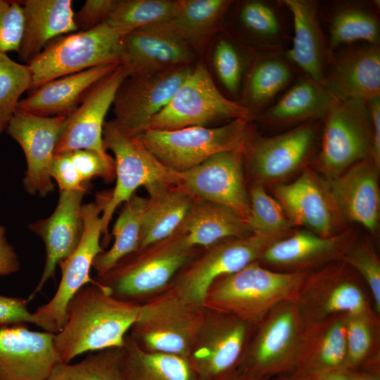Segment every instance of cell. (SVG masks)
Returning a JSON list of instances; mask_svg holds the SVG:
<instances>
[{
    "label": "cell",
    "instance_id": "6da1fadb",
    "mask_svg": "<svg viewBox=\"0 0 380 380\" xmlns=\"http://www.w3.org/2000/svg\"><path fill=\"white\" fill-rule=\"evenodd\" d=\"M140 306L112 296L94 281L83 286L68 304L64 327L53 336L62 362L87 352L123 347Z\"/></svg>",
    "mask_w": 380,
    "mask_h": 380
},
{
    "label": "cell",
    "instance_id": "7a4b0ae2",
    "mask_svg": "<svg viewBox=\"0 0 380 380\" xmlns=\"http://www.w3.org/2000/svg\"><path fill=\"white\" fill-rule=\"evenodd\" d=\"M198 250L177 229L168 237L122 258L93 280L112 296L139 304L149 295L164 290Z\"/></svg>",
    "mask_w": 380,
    "mask_h": 380
},
{
    "label": "cell",
    "instance_id": "3957f363",
    "mask_svg": "<svg viewBox=\"0 0 380 380\" xmlns=\"http://www.w3.org/2000/svg\"><path fill=\"white\" fill-rule=\"evenodd\" d=\"M310 272L275 271L255 261L216 280L203 306L254 326L278 304L294 300Z\"/></svg>",
    "mask_w": 380,
    "mask_h": 380
},
{
    "label": "cell",
    "instance_id": "277c9868",
    "mask_svg": "<svg viewBox=\"0 0 380 380\" xmlns=\"http://www.w3.org/2000/svg\"><path fill=\"white\" fill-rule=\"evenodd\" d=\"M103 142L106 151L115 156L116 184L110 194L96 195L102 207V234L108 241L109 223L116 208L127 201L140 187L149 196L168 188L179 186V172L159 161L136 137L120 132L113 120L105 121Z\"/></svg>",
    "mask_w": 380,
    "mask_h": 380
},
{
    "label": "cell",
    "instance_id": "5b68a950",
    "mask_svg": "<svg viewBox=\"0 0 380 380\" xmlns=\"http://www.w3.org/2000/svg\"><path fill=\"white\" fill-rule=\"evenodd\" d=\"M305 328L293 300L278 304L253 326L238 372L254 380L293 372Z\"/></svg>",
    "mask_w": 380,
    "mask_h": 380
},
{
    "label": "cell",
    "instance_id": "8992f818",
    "mask_svg": "<svg viewBox=\"0 0 380 380\" xmlns=\"http://www.w3.org/2000/svg\"><path fill=\"white\" fill-rule=\"evenodd\" d=\"M251 120L237 118L217 127L194 126L175 130L146 129L138 137L163 165L182 172L220 152L245 153L253 135Z\"/></svg>",
    "mask_w": 380,
    "mask_h": 380
},
{
    "label": "cell",
    "instance_id": "52a82bcc",
    "mask_svg": "<svg viewBox=\"0 0 380 380\" xmlns=\"http://www.w3.org/2000/svg\"><path fill=\"white\" fill-rule=\"evenodd\" d=\"M131 337L142 348L188 358L206 317L205 308L190 304L170 287L140 303Z\"/></svg>",
    "mask_w": 380,
    "mask_h": 380
},
{
    "label": "cell",
    "instance_id": "ba28073f",
    "mask_svg": "<svg viewBox=\"0 0 380 380\" xmlns=\"http://www.w3.org/2000/svg\"><path fill=\"white\" fill-rule=\"evenodd\" d=\"M121 54V37L106 22L89 30L60 36L27 64L32 78L28 92L91 68L120 64Z\"/></svg>",
    "mask_w": 380,
    "mask_h": 380
},
{
    "label": "cell",
    "instance_id": "9c48e42d",
    "mask_svg": "<svg viewBox=\"0 0 380 380\" xmlns=\"http://www.w3.org/2000/svg\"><path fill=\"white\" fill-rule=\"evenodd\" d=\"M368 291L360 276L338 260L310 272L293 300L308 325L335 316L374 310Z\"/></svg>",
    "mask_w": 380,
    "mask_h": 380
},
{
    "label": "cell",
    "instance_id": "30bf717a",
    "mask_svg": "<svg viewBox=\"0 0 380 380\" xmlns=\"http://www.w3.org/2000/svg\"><path fill=\"white\" fill-rule=\"evenodd\" d=\"M237 118L251 120V115L239 101L220 91L208 68L200 62L165 106L151 119L146 129L175 130Z\"/></svg>",
    "mask_w": 380,
    "mask_h": 380
},
{
    "label": "cell",
    "instance_id": "8fae6325",
    "mask_svg": "<svg viewBox=\"0 0 380 380\" xmlns=\"http://www.w3.org/2000/svg\"><path fill=\"white\" fill-rule=\"evenodd\" d=\"M372 126L366 101L335 99L322 118L318 167L332 179L353 165L372 159Z\"/></svg>",
    "mask_w": 380,
    "mask_h": 380
},
{
    "label": "cell",
    "instance_id": "7c38bea8",
    "mask_svg": "<svg viewBox=\"0 0 380 380\" xmlns=\"http://www.w3.org/2000/svg\"><path fill=\"white\" fill-rule=\"evenodd\" d=\"M272 243L255 234L219 241L198 251L167 286L187 303L204 308L206 294L216 280L258 261Z\"/></svg>",
    "mask_w": 380,
    "mask_h": 380
},
{
    "label": "cell",
    "instance_id": "4fadbf2b",
    "mask_svg": "<svg viewBox=\"0 0 380 380\" xmlns=\"http://www.w3.org/2000/svg\"><path fill=\"white\" fill-rule=\"evenodd\" d=\"M84 230L74 252L61 261V279L53 296L32 312L35 325L43 331L58 334L66 321V310L72 297L83 286L94 283L90 270L94 258L103 251L100 244L102 234V207L99 201L82 205Z\"/></svg>",
    "mask_w": 380,
    "mask_h": 380
},
{
    "label": "cell",
    "instance_id": "5bb4252c",
    "mask_svg": "<svg viewBox=\"0 0 380 380\" xmlns=\"http://www.w3.org/2000/svg\"><path fill=\"white\" fill-rule=\"evenodd\" d=\"M253 327L232 315L210 310L187 358L198 380H222L238 371Z\"/></svg>",
    "mask_w": 380,
    "mask_h": 380
},
{
    "label": "cell",
    "instance_id": "9a60e30c",
    "mask_svg": "<svg viewBox=\"0 0 380 380\" xmlns=\"http://www.w3.org/2000/svg\"><path fill=\"white\" fill-rule=\"evenodd\" d=\"M191 70L190 65H181L127 77L113 102V121L117 128L131 137H137L145 131L151 119L169 102Z\"/></svg>",
    "mask_w": 380,
    "mask_h": 380
},
{
    "label": "cell",
    "instance_id": "2e32d148",
    "mask_svg": "<svg viewBox=\"0 0 380 380\" xmlns=\"http://www.w3.org/2000/svg\"><path fill=\"white\" fill-rule=\"evenodd\" d=\"M322 119L314 120L270 137L252 135L244 153L254 181L280 179L311 156L321 136Z\"/></svg>",
    "mask_w": 380,
    "mask_h": 380
},
{
    "label": "cell",
    "instance_id": "e0dca14e",
    "mask_svg": "<svg viewBox=\"0 0 380 380\" xmlns=\"http://www.w3.org/2000/svg\"><path fill=\"white\" fill-rule=\"evenodd\" d=\"M66 118L16 110L6 130L24 152L27 170L23 184L30 195L46 196L54 190L51 166Z\"/></svg>",
    "mask_w": 380,
    "mask_h": 380
},
{
    "label": "cell",
    "instance_id": "ac0fdd59",
    "mask_svg": "<svg viewBox=\"0 0 380 380\" xmlns=\"http://www.w3.org/2000/svg\"><path fill=\"white\" fill-rule=\"evenodd\" d=\"M244 153L220 152L203 163L179 172V186L196 197L225 205L246 222L250 198L244 177Z\"/></svg>",
    "mask_w": 380,
    "mask_h": 380
},
{
    "label": "cell",
    "instance_id": "d6986e66",
    "mask_svg": "<svg viewBox=\"0 0 380 380\" xmlns=\"http://www.w3.org/2000/svg\"><path fill=\"white\" fill-rule=\"evenodd\" d=\"M126 78L120 64L89 89L79 106L67 116L54 156L87 149L103 157L109 156L103 142L105 117L118 88Z\"/></svg>",
    "mask_w": 380,
    "mask_h": 380
},
{
    "label": "cell",
    "instance_id": "ffe728a7",
    "mask_svg": "<svg viewBox=\"0 0 380 380\" xmlns=\"http://www.w3.org/2000/svg\"><path fill=\"white\" fill-rule=\"evenodd\" d=\"M120 65L127 77L190 65L195 54L170 21L133 31L121 38Z\"/></svg>",
    "mask_w": 380,
    "mask_h": 380
},
{
    "label": "cell",
    "instance_id": "44dd1931",
    "mask_svg": "<svg viewBox=\"0 0 380 380\" xmlns=\"http://www.w3.org/2000/svg\"><path fill=\"white\" fill-rule=\"evenodd\" d=\"M358 43L329 55L323 86L336 100L367 101L380 96V44Z\"/></svg>",
    "mask_w": 380,
    "mask_h": 380
},
{
    "label": "cell",
    "instance_id": "7402d4cb",
    "mask_svg": "<svg viewBox=\"0 0 380 380\" xmlns=\"http://www.w3.org/2000/svg\"><path fill=\"white\" fill-rule=\"evenodd\" d=\"M276 199L293 224L308 228L323 237L338 235L343 220L330 194L328 184L305 168L289 184L274 189Z\"/></svg>",
    "mask_w": 380,
    "mask_h": 380
},
{
    "label": "cell",
    "instance_id": "603a6c76",
    "mask_svg": "<svg viewBox=\"0 0 380 380\" xmlns=\"http://www.w3.org/2000/svg\"><path fill=\"white\" fill-rule=\"evenodd\" d=\"M54 334L25 324L0 328V380H46L60 363Z\"/></svg>",
    "mask_w": 380,
    "mask_h": 380
},
{
    "label": "cell",
    "instance_id": "cb8c5ba5",
    "mask_svg": "<svg viewBox=\"0 0 380 380\" xmlns=\"http://www.w3.org/2000/svg\"><path fill=\"white\" fill-rule=\"evenodd\" d=\"M87 190L60 191L53 213L47 218L29 224V229L43 241L46 261L41 278L27 299L31 300L54 278L58 263L69 257L77 247L84 230L82 202Z\"/></svg>",
    "mask_w": 380,
    "mask_h": 380
},
{
    "label": "cell",
    "instance_id": "d4e9b609",
    "mask_svg": "<svg viewBox=\"0 0 380 380\" xmlns=\"http://www.w3.org/2000/svg\"><path fill=\"white\" fill-rule=\"evenodd\" d=\"M353 243L345 232L323 237L310 230L298 231L272 243L258 262L279 272H312L341 260Z\"/></svg>",
    "mask_w": 380,
    "mask_h": 380
},
{
    "label": "cell",
    "instance_id": "484cf974",
    "mask_svg": "<svg viewBox=\"0 0 380 380\" xmlns=\"http://www.w3.org/2000/svg\"><path fill=\"white\" fill-rule=\"evenodd\" d=\"M378 168L371 158L361 160L329 179L332 200L343 219L376 231L380 213Z\"/></svg>",
    "mask_w": 380,
    "mask_h": 380
},
{
    "label": "cell",
    "instance_id": "4316f807",
    "mask_svg": "<svg viewBox=\"0 0 380 380\" xmlns=\"http://www.w3.org/2000/svg\"><path fill=\"white\" fill-rule=\"evenodd\" d=\"M281 1L292 17L293 28L291 46L285 56L303 76L323 84L329 53L319 16V1Z\"/></svg>",
    "mask_w": 380,
    "mask_h": 380
},
{
    "label": "cell",
    "instance_id": "83f0119b",
    "mask_svg": "<svg viewBox=\"0 0 380 380\" xmlns=\"http://www.w3.org/2000/svg\"><path fill=\"white\" fill-rule=\"evenodd\" d=\"M379 1H318L320 21L327 28L329 55L358 42L380 44Z\"/></svg>",
    "mask_w": 380,
    "mask_h": 380
},
{
    "label": "cell",
    "instance_id": "f1b7e54d",
    "mask_svg": "<svg viewBox=\"0 0 380 380\" xmlns=\"http://www.w3.org/2000/svg\"><path fill=\"white\" fill-rule=\"evenodd\" d=\"M23 30L18 58L28 64L54 39L78 31L71 0L20 1Z\"/></svg>",
    "mask_w": 380,
    "mask_h": 380
},
{
    "label": "cell",
    "instance_id": "f546056e",
    "mask_svg": "<svg viewBox=\"0 0 380 380\" xmlns=\"http://www.w3.org/2000/svg\"><path fill=\"white\" fill-rule=\"evenodd\" d=\"M119 65L96 66L51 80L20 100L16 110L45 117L68 116L89 89Z\"/></svg>",
    "mask_w": 380,
    "mask_h": 380
},
{
    "label": "cell",
    "instance_id": "4dcf8cb0",
    "mask_svg": "<svg viewBox=\"0 0 380 380\" xmlns=\"http://www.w3.org/2000/svg\"><path fill=\"white\" fill-rule=\"evenodd\" d=\"M334 101L323 84L301 75L279 99L251 120L270 129H290L311 120L322 119Z\"/></svg>",
    "mask_w": 380,
    "mask_h": 380
},
{
    "label": "cell",
    "instance_id": "1f68e13d",
    "mask_svg": "<svg viewBox=\"0 0 380 380\" xmlns=\"http://www.w3.org/2000/svg\"><path fill=\"white\" fill-rule=\"evenodd\" d=\"M347 354L345 315L305 325L294 371L319 378L343 369Z\"/></svg>",
    "mask_w": 380,
    "mask_h": 380
},
{
    "label": "cell",
    "instance_id": "d6a6232c",
    "mask_svg": "<svg viewBox=\"0 0 380 380\" xmlns=\"http://www.w3.org/2000/svg\"><path fill=\"white\" fill-rule=\"evenodd\" d=\"M236 23L254 53H284L291 36L281 0H249L239 4Z\"/></svg>",
    "mask_w": 380,
    "mask_h": 380
},
{
    "label": "cell",
    "instance_id": "836d02e7",
    "mask_svg": "<svg viewBox=\"0 0 380 380\" xmlns=\"http://www.w3.org/2000/svg\"><path fill=\"white\" fill-rule=\"evenodd\" d=\"M243 89L242 101L253 117L270 105L279 93L302 75L284 53H254Z\"/></svg>",
    "mask_w": 380,
    "mask_h": 380
},
{
    "label": "cell",
    "instance_id": "e575fe53",
    "mask_svg": "<svg viewBox=\"0 0 380 380\" xmlns=\"http://www.w3.org/2000/svg\"><path fill=\"white\" fill-rule=\"evenodd\" d=\"M177 229L184 234L191 246L198 248H205L228 238L253 234L247 222L232 209L198 198Z\"/></svg>",
    "mask_w": 380,
    "mask_h": 380
},
{
    "label": "cell",
    "instance_id": "d590c367",
    "mask_svg": "<svg viewBox=\"0 0 380 380\" xmlns=\"http://www.w3.org/2000/svg\"><path fill=\"white\" fill-rule=\"evenodd\" d=\"M197 198L180 186L149 196L142 218L139 249L172 234L189 214Z\"/></svg>",
    "mask_w": 380,
    "mask_h": 380
},
{
    "label": "cell",
    "instance_id": "8d00e7d4",
    "mask_svg": "<svg viewBox=\"0 0 380 380\" xmlns=\"http://www.w3.org/2000/svg\"><path fill=\"white\" fill-rule=\"evenodd\" d=\"M121 362L125 380H198L187 359L144 350L127 334Z\"/></svg>",
    "mask_w": 380,
    "mask_h": 380
},
{
    "label": "cell",
    "instance_id": "74e56055",
    "mask_svg": "<svg viewBox=\"0 0 380 380\" xmlns=\"http://www.w3.org/2000/svg\"><path fill=\"white\" fill-rule=\"evenodd\" d=\"M234 1L177 0L170 23L191 49L202 51Z\"/></svg>",
    "mask_w": 380,
    "mask_h": 380
},
{
    "label": "cell",
    "instance_id": "f35d334b",
    "mask_svg": "<svg viewBox=\"0 0 380 380\" xmlns=\"http://www.w3.org/2000/svg\"><path fill=\"white\" fill-rule=\"evenodd\" d=\"M148 198L134 193L122 204L113 225L114 242L110 248L103 251L94 258L92 267L97 275L108 271L125 255L139 248L142 218L147 206Z\"/></svg>",
    "mask_w": 380,
    "mask_h": 380
},
{
    "label": "cell",
    "instance_id": "ab89813d",
    "mask_svg": "<svg viewBox=\"0 0 380 380\" xmlns=\"http://www.w3.org/2000/svg\"><path fill=\"white\" fill-rule=\"evenodd\" d=\"M347 354L343 366L355 371L380 358V315L375 310L345 315Z\"/></svg>",
    "mask_w": 380,
    "mask_h": 380
},
{
    "label": "cell",
    "instance_id": "60d3db41",
    "mask_svg": "<svg viewBox=\"0 0 380 380\" xmlns=\"http://www.w3.org/2000/svg\"><path fill=\"white\" fill-rule=\"evenodd\" d=\"M175 1L117 0L106 20L121 38L137 30L170 21Z\"/></svg>",
    "mask_w": 380,
    "mask_h": 380
},
{
    "label": "cell",
    "instance_id": "b9f144b4",
    "mask_svg": "<svg viewBox=\"0 0 380 380\" xmlns=\"http://www.w3.org/2000/svg\"><path fill=\"white\" fill-rule=\"evenodd\" d=\"M248 194L251 208L246 222L253 234L275 242L293 233L294 224L279 202L267 193L262 183L254 181Z\"/></svg>",
    "mask_w": 380,
    "mask_h": 380
},
{
    "label": "cell",
    "instance_id": "7bdbcfd3",
    "mask_svg": "<svg viewBox=\"0 0 380 380\" xmlns=\"http://www.w3.org/2000/svg\"><path fill=\"white\" fill-rule=\"evenodd\" d=\"M122 353V347L109 348L91 353L75 364L60 363L46 380H125Z\"/></svg>",
    "mask_w": 380,
    "mask_h": 380
},
{
    "label": "cell",
    "instance_id": "ee69618b",
    "mask_svg": "<svg viewBox=\"0 0 380 380\" xmlns=\"http://www.w3.org/2000/svg\"><path fill=\"white\" fill-rule=\"evenodd\" d=\"M32 84L28 65L12 60L7 53H0V135L6 130L20 96Z\"/></svg>",
    "mask_w": 380,
    "mask_h": 380
},
{
    "label": "cell",
    "instance_id": "f6af8a7d",
    "mask_svg": "<svg viewBox=\"0 0 380 380\" xmlns=\"http://www.w3.org/2000/svg\"><path fill=\"white\" fill-rule=\"evenodd\" d=\"M341 260L362 279L369 289L374 309L380 315V260L372 244L353 241Z\"/></svg>",
    "mask_w": 380,
    "mask_h": 380
},
{
    "label": "cell",
    "instance_id": "bcb514c9",
    "mask_svg": "<svg viewBox=\"0 0 380 380\" xmlns=\"http://www.w3.org/2000/svg\"><path fill=\"white\" fill-rule=\"evenodd\" d=\"M215 73L226 90L237 96L245 70V61L238 46L228 38H220L213 53Z\"/></svg>",
    "mask_w": 380,
    "mask_h": 380
},
{
    "label": "cell",
    "instance_id": "7dc6e473",
    "mask_svg": "<svg viewBox=\"0 0 380 380\" xmlns=\"http://www.w3.org/2000/svg\"><path fill=\"white\" fill-rule=\"evenodd\" d=\"M23 30L20 1L0 0V53L18 52Z\"/></svg>",
    "mask_w": 380,
    "mask_h": 380
},
{
    "label": "cell",
    "instance_id": "c3c4849f",
    "mask_svg": "<svg viewBox=\"0 0 380 380\" xmlns=\"http://www.w3.org/2000/svg\"><path fill=\"white\" fill-rule=\"evenodd\" d=\"M69 153L84 183L87 184L96 177H101L106 182H111L115 177V160L110 156L103 157L87 149L75 150Z\"/></svg>",
    "mask_w": 380,
    "mask_h": 380
},
{
    "label": "cell",
    "instance_id": "681fc988",
    "mask_svg": "<svg viewBox=\"0 0 380 380\" xmlns=\"http://www.w3.org/2000/svg\"><path fill=\"white\" fill-rule=\"evenodd\" d=\"M51 172V177L57 182L60 191L87 189L69 152L54 156Z\"/></svg>",
    "mask_w": 380,
    "mask_h": 380
},
{
    "label": "cell",
    "instance_id": "f907efd6",
    "mask_svg": "<svg viewBox=\"0 0 380 380\" xmlns=\"http://www.w3.org/2000/svg\"><path fill=\"white\" fill-rule=\"evenodd\" d=\"M117 0H87L75 13V22L79 31L91 30L106 22Z\"/></svg>",
    "mask_w": 380,
    "mask_h": 380
},
{
    "label": "cell",
    "instance_id": "816d5d0a",
    "mask_svg": "<svg viewBox=\"0 0 380 380\" xmlns=\"http://www.w3.org/2000/svg\"><path fill=\"white\" fill-rule=\"evenodd\" d=\"M29 300L0 295V328L27 323L35 324L33 313L28 310Z\"/></svg>",
    "mask_w": 380,
    "mask_h": 380
},
{
    "label": "cell",
    "instance_id": "f5cc1de1",
    "mask_svg": "<svg viewBox=\"0 0 380 380\" xmlns=\"http://www.w3.org/2000/svg\"><path fill=\"white\" fill-rule=\"evenodd\" d=\"M6 230L0 224V275L6 276L18 272L20 263L13 246L6 236Z\"/></svg>",
    "mask_w": 380,
    "mask_h": 380
},
{
    "label": "cell",
    "instance_id": "db71d44e",
    "mask_svg": "<svg viewBox=\"0 0 380 380\" xmlns=\"http://www.w3.org/2000/svg\"><path fill=\"white\" fill-rule=\"evenodd\" d=\"M372 126V160L379 168L380 166V96L372 98L367 101Z\"/></svg>",
    "mask_w": 380,
    "mask_h": 380
},
{
    "label": "cell",
    "instance_id": "11a10c76",
    "mask_svg": "<svg viewBox=\"0 0 380 380\" xmlns=\"http://www.w3.org/2000/svg\"><path fill=\"white\" fill-rule=\"evenodd\" d=\"M347 373L349 380H380V363L372 364Z\"/></svg>",
    "mask_w": 380,
    "mask_h": 380
},
{
    "label": "cell",
    "instance_id": "9f6ffc18",
    "mask_svg": "<svg viewBox=\"0 0 380 380\" xmlns=\"http://www.w3.org/2000/svg\"><path fill=\"white\" fill-rule=\"evenodd\" d=\"M318 378H316L312 376H309L303 373H300L297 371H293L289 374L281 375L277 376L272 380H317Z\"/></svg>",
    "mask_w": 380,
    "mask_h": 380
},
{
    "label": "cell",
    "instance_id": "6f0895ef",
    "mask_svg": "<svg viewBox=\"0 0 380 380\" xmlns=\"http://www.w3.org/2000/svg\"><path fill=\"white\" fill-rule=\"evenodd\" d=\"M317 380H349V378L346 371L337 369L321 376Z\"/></svg>",
    "mask_w": 380,
    "mask_h": 380
},
{
    "label": "cell",
    "instance_id": "680465c9",
    "mask_svg": "<svg viewBox=\"0 0 380 380\" xmlns=\"http://www.w3.org/2000/svg\"><path fill=\"white\" fill-rule=\"evenodd\" d=\"M222 380H254V379L246 377L243 376V374H241V373H239L238 371H236L234 373L232 374L231 375L227 376L226 378Z\"/></svg>",
    "mask_w": 380,
    "mask_h": 380
}]
</instances>
